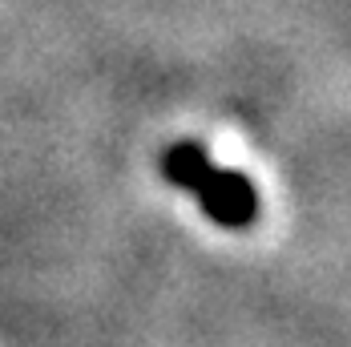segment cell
<instances>
[{
  "label": "cell",
  "instance_id": "cell-1",
  "mask_svg": "<svg viewBox=\"0 0 351 347\" xmlns=\"http://www.w3.org/2000/svg\"><path fill=\"white\" fill-rule=\"evenodd\" d=\"M162 174L170 186H182L198 198L202 214L226 226V230H239L250 226L258 218V190L243 170H230V166H218L210 154L194 141H178L174 149L162 158Z\"/></svg>",
  "mask_w": 351,
  "mask_h": 347
}]
</instances>
